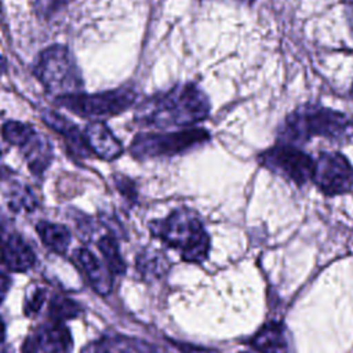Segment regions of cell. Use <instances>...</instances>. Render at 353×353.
<instances>
[{
  "label": "cell",
  "mask_w": 353,
  "mask_h": 353,
  "mask_svg": "<svg viewBox=\"0 0 353 353\" xmlns=\"http://www.w3.org/2000/svg\"><path fill=\"white\" fill-rule=\"evenodd\" d=\"M210 108V101L204 91L193 83H186L139 103L135 112V121L154 128L188 127L207 119Z\"/></svg>",
  "instance_id": "6da1fadb"
},
{
  "label": "cell",
  "mask_w": 353,
  "mask_h": 353,
  "mask_svg": "<svg viewBox=\"0 0 353 353\" xmlns=\"http://www.w3.org/2000/svg\"><path fill=\"white\" fill-rule=\"evenodd\" d=\"M313 137L345 143L353 138V119L317 103H305L287 114L279 128V142L298 145Z\"/></svg>",
  "instance_id": "7a4b0ae2"
},
{
  "label": "cell",
  "mask_w": 353,
  "mask_h": 353,
  "mask_svg": "<svg viewBox=\"0 0 353 353\" xmlns=\"http://www.w3.org/2000/svg\"><path fill=\"white\" fill-rule=\"evenodd\" d=\"M149 228L164 244L178 250L183 261L199 263L207 259L210 237L192 211L176 210L164 219L150 222Z\"/></svg>",
  "instance_id": "3957f363"
},
{
  "label": "cell",
  "mask_w": 353,
  "mask_h": 353,
  "mask_svg": "<svg viewBox=\"0 0 353 353\" xmlns=\"http://www.w3.org/2000/svg\"><path fill=\"white\" fill-rule=\"evenodd\" d=\"M34 73L43 87L58 97L80 92L84 85L81 72L72 52L63 46L57 44L41 51Z\"/></svg>",
  "instance_id": "277c9868"
},
{
  "label": "cell",
  "mask_w": 353,
  "mask_h": 353,
  "mask_svg": "<svg viewBox=\"0 0 353 353\" xmlns=\"http://www.w3.org/2000/svg\"><path fill=\"white\" fill-rule=\"evenodd\" d=\"M208 138L210 134L203 128L138 134L130 145V153L139 160L174 156L204 143Z\"/></svg>",
  "instance_id": "5b68a950"
},
{
  "label": "cell",
  "mask_w": 353,
  "mask_h": 353,
  "mask_svg": "<svg viewBox=\"0 0 353 353\" xmlns=\"http://www.w3.org/2000/svg\"><path fill=\"white\" fill-rule=\"evenodd\" d=\"M137 95L130 88L109 90L97 94H66L57 97V103L88 119L110 117L123 113L135 103Z\"/></svg>",
  "instance_id": "8992f818"
},
{
  "label": "cell",
  "mask_w": 353,
  "mask_h": 353,
  "mask_svg": "<svg viewBox=\"0 0 353 353\" xmlns=\"http://www.w3.org/2000/svg\"><path fill=\"white\" fill-rule=\"evenodd\" d=\"M258 161L269 171L302 186L312 181L314 171V160L298 149L295 145L279 142L263 150L258 156Z\"/></svg>",
  "instance_id": "52a82bcc"
},
{
  "label": "cell",
  "mask_w": 353,
  "mask_h": 353,
  "mask_svg": "<svg viewBox=\"0 0 353 353\" xmlns=\"http://www.w3.org/2000/svg\"><path fill=\"white\" fill-rule=\"evenodd\" d=\"M4 139L18 146L33 174H43L52 159V146L48 139L30 124L10 120L1 128Z\"/></svg>",
  "instance_id": "ba28073f"
},
{
  "label": "cell",
  "mask_w": 353,
  "mask_h": 353,
  "mask_svg": "<svg viewBox=\"0 0 353 353\" xmlns=\"http://www.w3.org/2000/svg\"><path fill=\"white\" fill-rule=\"evenodd\" d=\"M312 181L327 196L347 193L353 188V167L338 152H321L314 160Z\"/></svg>",
  "instance_id": "9c48e42d"
},
{
  "label": "cell",
  "mask_w": 353,
  "mask_h": 353,
  "mask_svg": "<svg viewBox=\"0 0 353 353\" xmlns=\"http://www.w3.org/2000/svg\"><path fill=\"white\" fill-rule=\"evenodd\" d=\"M72 345L73 341L65 324L51 320L26 336L22 353H72Z\"/></svg>",
  "instance_id": "30bf717a"
},
{
  "label": "cell",
  "mask_w": 353,
  "mask_h": 353,
  "mask_svg": "<svg viewBox=\"0 0 353 353\" xmlns=\"http://www.w3.org/2000/svg\"><path fill=\"white\" fill-rule=\"evenodd\" d=\"M84 138L88 149L103 160H114L123 152L120 141L102 121H91L84 128Z\"/></svg>",
  "instance_id": "8fae6325"
},
{
  "label": "cell",
  "mask_w": 353,
  "mask_h": 353,
  "mask_svg": "<svg viewBox=\"0 0 353 353\" xmlns=\"http://www.w3.org/2000/svg\"><path fill=\"white\" fill-rule=\"evenodd\" d=\"M250 345L258 353H292L287 328L280 323H268L251 338Z\"/></svg>",
  "instance_id": "7c38bea8"
},
{
  "label": "cell",
  "mask_w": 353,
  "mask_h": 353,
  "mask_svg": "<svg viewBox=\"0 0 353 353\" xmlns=\"http://www.w3.org/2000/svg\"><path fill=\"white\" fill-rule=\"evenodd\" d=\"M74 259L84 270L88 281L98 294L106 295L112 291V273L88 248L81 247L76 250Z\"/></svg>",
  "instance_id": "4fadbf2b"
},
{
  "label": "cell",
  "mask_w": 353,
  "mask_h": 353,
  "mask_svg": "<svg viewBox=\"0 0 353 353\" xmlns=\"http://www.w3.org/2000/svg\"><path fill=\"white\" fill-rule=\"evenodd\" d=\"M41 119L43 121L51 127L54 131H57L58 134H61L68 146L77 154L80 156H87L90 154V149L87 146L85 138H84V132H81L73 123H70L68 119H65L63 116L52 112V110H46L41 113Z\"/></svg>",
  "instance_id": "5bb4252c"
},
{
  "label": "cell",
  "mask_w": 353,
  "mask_h": 353,
  "mask_svg": "<svg viewBox=\"0 0 353 353\" xmlns=\"http://www.w3.org/2000/svg\"><path fill=\"white\" fill-rule=\"evenodd\" d=\"M36 261L33 250L18 234H11L4 240L3 262L8 270L25 272L33 266Z\"/></svg>",
  "instance_id": "9a60e30c"
},
{
  "label": "cell",
  "mask_w": 353,
  "mask_h": 353,
  "mask_svg": "<svg viewBox=\"0 0 353 353\" xmlns=\"http://www.w3.org/2000/svg\"><path fill=\"white\" fill-rule=\"evenodd\" d=\"M36 232L39 233L43 244L57 254H63L70 245L72 236L69 229L63 225L40 221L36 225Z\"/></svg>",
  "instance_id": "2e32d148"
},
{
  "label": "cell",
  "mask_w": 353,
  "mask_h": 353,
  "mask_svg": "<svg viewBox=\"0 0 353 353\" xmlns=\"http://www.w3.org/2000/svg\"><path fill=\"white\" fill-rule=\"evenodd\" d=\"M97 247L99 250V252L103 256L105 265L109 269V272L112 274H121L125 270V263L121 258L117 241L113 236L106 234L102 236L98 241H97Z\"/></svg>",
  "instance_id": "e0dca14e"
},
{
  "label": "cell",
  "mask_w": 353,
  "mask_h": 353,
  "mask_svg": "<svg viewBox=\"0 0 353 353\" xmlns=\"http://www.w3.org/2000/svg\"><path fill=\"white\" fill-rule=\"evenodd\" d=\"M135 343L131 345L125 338L103 336L87 345L81 353H134Z\"/></svg>",
  "instance_id": "ac0fdd59"
},
{
  "label": "cell",
  "mask_w": 353,
  "mask_h": 353,
  "mask_svg": "<svg viewBox=\"0 0 353 353\" xmlns=\"http://www.w3.org/2000/svg\"><path fill=\"white\" fill-rule=\"evenodd\" d=\"M4 196H7L8 208L14 212H19L22 210L32 211L37 204V201H36L33 193L30 192L29 186H25V185L14 183L7 190V193H4Z\"/></svg>",
  "instance_id": "d6986e66"
},
{
  "label": "cell",
  "mask_w": 353,
  "mask_h": 353,
  "mask_svg": "<svg viewBox=\"0 0 353 353\" xmlns=\"http://www.w3.org/2000/svg\"><path fill=\"white\" fill-rule=\"evenodd\" d=\"M167 266L165 256L157 251H145L137 258L138 270L148 279L160 277L167 270Z\"/></svg>",
  "instance_id": "ffe728a7"
},
{
  "label": "cell",
  "mask_w": 353,
  "mask_h": 353,
  "mask_svg": "<svg viewBox=\"0 0 353 353\" xmlns=\"http://www.w3.org/2000/svg\"><path fill=\"white\" fill-rule=\"evenodd\" d=\"M80 310L81 307L77 305V302L61 295H55L51 299L48 306L50 320L58 321V323H63L65 320L74 319L80 313Z\"/></svg>",
  "instance_id": "44dd1931"
},
{
  "label": "cell",
  "mask_w": 353,
  "mask_h": 353,
  "mask_svg": "<svg viewBox=\"0 0 353 353\" xmlns=\"http://www.w3.org/2000/svg\"><path fill=\"white\" fill-rule=\"evenodd\" d=\"M72 0H34L33 10L41 19H50L65 8Z\"/></svg>",
  "instance_id": "7402d4cb"
},
{
  "label": "cell",
  "mask_w": 353,
  "mask_h": 353,
  "mask_svg": "<svg viewBox=\"0 0 353 353\" xmlns=\"http://www.w3.org/2000/svg\"><path fill=\"white\" fill-rule=\"evenodd\" d=\"M47 298V292L44 288L41 287H34L33 290H30L26 294V299H25V305H23V313L26 316H34L37 314Z\"/></svg>",
  "instance_id": "603a6c76"
},
{
  "label": "cell",
  "mask_w": 353,
  "mask_h": 353,
  "mask_svg": "<svg viewBox=\"0 0 353 353\" xmlns=\"http://www.w3.org/2000/svg\"><path fill=\"white\" fill-rule=\"evenodd\" d=\"M116 186L119 189V192L128 200L131 199H135L137 193H135V189H134V185L132 182L125 178V176H116Z\"/></svg>",
  "instance_id": "cb8c5ba5"
},
{
  "label": "cell",
  "mask_w": 353,
  "mask_h": 353,
  "mask_svg": "<svg viewBox=\"0 0 353 353\" xmlns=\"http://www.w3.org/2000/svg\"><path fill=\"white\" fill-rule=\"evenodd\" d=\"M179 346V350L183 353H218L212 349H203V347H197V346H192V345H185V343H176Z\"/></svg>",
  "instance_id": "d4e9b609"
},
{
  "label": "cell",
  "mask_w": 353,
  "mask_h": 353,
  "mask_svg": "<svg viewBox=\"0 0 353 353\" xmlns=\"http://www.w3.org/2000/svg\"><path fill=\"white\" fill-rule=\"evenodd\" d=\"M10 285H11L10 277L0 272V303L4 301V298L10 290Z\"/></svg>",
  "instance_id": "484cf974"
},
{
  "label": "cell",
  "mask_w": 353,
  "mask_h": 353,
  "mask_svg": "<svg viewBox=\"0 0 353 353\" xmlns=\"http://www.w3.org/2000/svg\"><path fill=\"white\" fill-rule=\"evenodd\" d=\"M4 336H6V324L0 317V343L4 341Z\"/></svg>",
  "instance_id": "4316f807"
},
{
  "label": "cell",
  "mask_w": 353,
  "mask_h": 353,
  "mask_svg": "<svg viewBox=\"0 0 353 353\" xmlns=\"http://www.w3.org/2000/svg\"><path fill=\"white\" fill-rule=\"evenodd\" d=\"M3 245H4V241L0 237V262H3Z\"/></svg>",
  "instance_id": "83f0119b"
},
{
  "label": "cell",
  "mask_w": 353,
  "mask_h": 353,
  "mask_svg": "<svg viewBox=\"0 0 353 353\" xmlns=\"http://www.w3.org/2000/svg\"><path fill=\"white\" fill-rule=\"evenodd\" d=\"M236 1H239V3H243V4H248V6H251V4H254L256 0H236Z\"/></svg>",
  "instance_id": "f1b7e54d"
},
{
  "label": "cell",
  "mask_w": 353,
  "mask_h": 353,
  "mask_svg": "<svg viewBox=\"0 0 353 353\" xmlns=\"http://www.w3.org/2000/svg\"><path fill=\"white\" fill-rule=\"evenodd\" d=\"M0 353H7V350H6V349H1V347H0Z\"/></svg>",
  "instance_id": "f546056e"
},
{
  "label": "cell",
  "mask_w": 353,
  "mask_h": 353,
  "mask_svg": "<svg viewBox=\"0 0 353 353\" xmlns=\"http://www.w3.org/2000/svg\"><path fill=\"white\" fill-rule=\"evenodd\" d=\"M0 154H1V150H0Z\"/></svg>",
  "instance_id": "4dcf8cb0"
}]
</instances>
